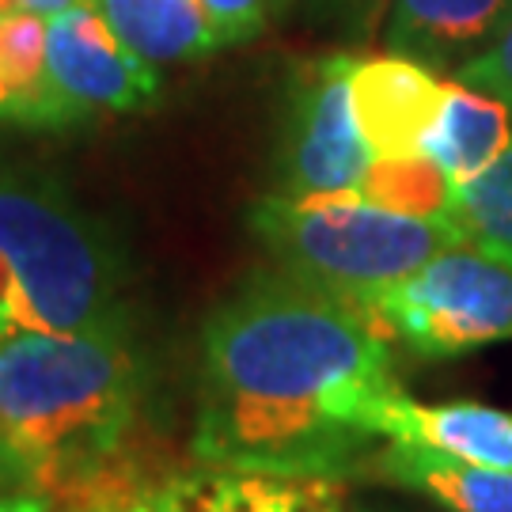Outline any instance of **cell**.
Instances as JSON below:
<instances>
[{
    "label": "cell",
    "instance_id": "1",
    "mask_svg": "<svg viewBox=\"0 0 512 512\" xmlns=\"http://www.w3.org/2000/svg\"><path fill=\"white\" fill-rule=\"evenodd\" d=\"M391 391V334L372 311L285 270L255 274L205 319L194 456L346 478L372 459V418Z\"/></svg>",
    "mask_w": 512,
    "mask_h": 512
},
{
    "label": "cell",
    "instance_id": "2",
    "mask_svg": "<svg viewBox=\"0 0 512 512\" xmlns=\"http://www.w3.org/2000/svg\"><path fill=\"white\" fill-rule=\"evenodd\" d=\"M141 399L129 330H0V440L38 486L95 475L118 452Z\"/></svg>",
    "mask_w": 512,
    "mask_h": 512
},
{
    "label": "cell",
    "instance_id": "3",
    "mask_svg": "<svg viewBox=\"0 0 512 512\" xmlns=\"http://www.w3.org/2000/svg\"><path fill=\"white\" fill-rule=\"evenodd\" d=\"M0 258L16 281L8 330H129L114 236L54 179L0 167Z\"/></svg>",
    "mask_w": 512,
    "mask_h": 512
},
{
    "label": "cell",
    "instance_id": "4",
    "mask_svg": "<svg viewBox=\"0 0 512 512\" xmlns=\"http://www.w3.org/2000/svg\"><path fill=\"white\" fill-rule=\"evenodd\" d=\"M251 228L277 270L361 308L463 239L448 217H410L361 194H270L251 209Z\"/></svg>",
    "mask_w": 512,
    "mask_h": 512
},
{
    "label": "cell",
    "instance_id": "5",
    "mask_svg": "<svg viewBox=\"0 0 512 512\" xmlns=\"http://www.w3.org/2000/svg\"><path fill=\"white\" fill-rule=\"evenodd\" d=\"M372 315L425 361L512 338V266L463 236L372 300Z\"/></svg>",
    "mask_w": 512,
    "mask_h": 512
},
{
    "label": "cell",
    "instance_id": "6",
    "mask_svg": "<svg viewBox=\"0 0 512 512\" xmlns=\"http://www.w3.org/2000/svg\"><path fill=\"white\" fill-rule=\"evenodd\" d=\"M349 54L315 57L300 65L289 95V122L281 148V190L289 198H323V194H357L368 164L365 137L357 129L349 76Z\"/></svg>",
    "mask_w": 512,
    "mask_h": 512
},
{
    "label": "cell",
    "instance_id": "7",
    "mask_svg": "<svg viewBox=\"0 0 512 512\" xmlns=\"http://www.w3.org/2000/svg\"><path fill=\"white\" fill-rule=\"evenodd\" d=\"M46 65L57 95L80 122L95 114L145 110L160 99L156 65L114 35L95 0L46 19Z\"/></svg>",
    "mask_w": 512,
    "mask_h": 512
},
{
    "label": "cell",
    "instance_id": "8",
    "mask_svg": "<svg viewBox=\"0 0 512 512\" xmlns=\"http://www.w3.org/2000/svg\"><path fill=\"white\" fill-rule=\"evenodd\" d=\"M444 84L437 69L403 54L353 61L349 95L368 152L376 160L418 156L444 103Z\"/></svg>",
    "mask_w": 512,
    "mask_h": 512
},
{
    "label": "cell",
    "instance_id": "9",
    "mask_svg": "<svg viewBox=\"0 0 512 512\" xmlns=\"http://www.w3.org/2000/svg\"><path fill=\"white\" fill-rule=\"evenodd\" d=\"M126 512H349L338 478L209 467L137 497Z\"/></svg>",
    "mask_w": 512,
    "mask_h": 512
},
{
    "label": "cell",
    "instance_id": "10",
    "mask_svg": "<svg viewBox=\"0 0 512 512\" xmlns=\"http://www.w3.org/2000/svg\"><path fill=\"white\" fill-rule=\"evenodd\" d=\"M376 437L429 448L475 467L512 471V414L486 403H414L403 387L376 406Z\"/></svg>",
    "mask_w": 512,
    "mask_h": 512
},
{
    "label": "cell",
    "instance_id": "11",
    "mask_svg": "<svg viewBox=\"0 0 512 512\" xmlns=\"http://www.w3.org/2000/svg\"><path fill=\"white\" fill-rule=\"evenodd\" d=\"M512 27V0H391L387 46L429 69H459Z\"/></svg>",
    "mask_w": 512,
    "mask_h": 512
},
{
    "label": "cell",
    "instance_id": "12",
    "mask_svg": "<svg viewBox=\"0 0 512 512\" xmlns=\"http://www.w3.org/2000/svg\"><path fill=\"white\" fill-rule=\"evenodd\" d=\"M512 148V110L497 99L463 84H444V103L437 122L425 133L421 152L448 175L452 186L478 179L486 167H494Z\"/></svg>",
    "mask_w": 512,
    "mask_h": 512
},
{
    "label": "cell",
    "instance_id": "13",
    "mask_svg": "<svg viewBox=\"0 0 512 512\" xmlns=\"http://www.w3.org/2000/svg\"><path fill=\"white\" fill-rule=\"evenodd\" d=\"M368 471L437 501L448 512H512V471L475 467L399 440H387L380 452H372Z\"/></svg>",
    "mask_w": 512,
    "mask_h": 512
},
{
    "label": "cell",
    "instance_id": "14",
    "mask_svg": "<svg viewBox=\"0 0 512 512\" xmlns=\"http://www.w3.org/2000/svg\"><path fill=\"white\" fill-rule=\"evenodd\" d=\"M0 122L61 129L80 122L46 65V16H0Z\"/></svg>",
    "mask_w": 512,
    "mask_h": 512
},
{
    "label": "cell",
    "instance_id": "15",
    "mask_svg": "<svg viewBox=\"0 0 512 512\" xmlns=\"http://www.w3.org/2000/svg\"><path fill=\"white\" fill-rule=\"evenodd\" d=\"M114 35L152 65L202 61L220 38L198 0H95Z\"/></svg>",
    "mask_w": 512,
    "mask_h": 512
},
{
    "label": "cell",
    "instance_id": "16",
    "mask_svg": "<svg viewBox=\"0 0 512 512\" xmlns=\"http://www.w3.org/2000/svg\"><path fill=\"white\" fill-rule=\"evenodd\" d=\"M448 220L463 236L512 266V148L478 179L452 190Z\"/></svg>",
    "mask_w": 512,
    "mask_h": 512
},
{
    "label": "cell",
    "instance_id": "17",
    "mask_svg": "<svg viewBox=\"0 0 512 512\" xmlns=\"http://www.w3.org/2000/svg\"><path fill=\"white\" fill-rule=\"evenodd\" d=\"M452 190L456 186L448 183V175L425 152H418V156L372 160L357 194L395 213H410V217H448Z\"/></svg>",
    "mask_w": 512,
    "mask_h": 512
},
{
    "label": "cell",
    "instance_id": "18",
    "mask_svg": "<svg viewBox=\"0 0 512 512\" xmlns=\"http://www.w3.org/2000/svg\"><path fill=\"white\" fill-rule=\"evenodd\" d=\"M456 80H463V84H471V88L486 95H497L512 110V27L497 38L490 50L471 57L467 65H459Z\"/></svg>",
    "mask_w": 512,
    "mask_h": 512
},
{
    "label": "cell",
    "instance_id": "19",
    "mask_svg": "<svg viewBox=\"0 0 512 512\" xmlns=\"http://www.w3.org/2000/svg\"><path fill=\"white\" fill-rule=\"evenodd\" d=\"M217 31L220 46H236L266 27V0H198Z\"/></svg>",
    "mask_w": 512,
    "mask_h": 512
},
{
    "label": "cell",
    "instance_id": "20",
    "mask_svg": "<svg viewBox=\"0 0 512 512\" xmlns=\"http://www.w3.org/2000/svg\"><path fill=\"white\" fill-rule=\"evenodd\" d=\"M16 494H42V486H38L35 467L0 440V501Z\"/></svg>",
    "mask_w": 512,
    "mask_h": 512
},
{
    "label": "cell",
    "instance_id": "21",
    "mask_svg": "<svg viewBox=\"0 0 512 512\" xmlns=\"http://www.w3.org/2000/svg\"><path fill=\"white\" fill-rule=\"evenodd\" d=\"M0 512H50V505L42 501V494H16L0 501Z\"/></svg>",
    "mask_w": 512,
    "mask_h": 512
},
{
    "label": "cell",
    "instance_id": "22",
    "mask_svg": "<svg viewBox=\"0 0 512 512\" xmlns=\"http://www.w3.org/2000/svg\"><path fill=\"white\" fill-rule=\"evenodd\" d=\"M12 289H16V281H12V270H8V262L0 258V330H8V308H12Z\"/></svg>",
    "mask_w": 512,
    "mask_h": 512
},
{
    "label": "cell",
    "instance_id": "23",
    "mask_svg": "<svg viewBox=\"0 0 512 512\" xmlns=\"http://www.w3.org/2000/svg\"><path fill=\"white\" fill-rule=\"evenodd\" d=\"M73 4H88V0H23V8L27 12H35V16H57V12H65V8H73Z\"/></svg>",
    "mask_w": 512,
    "mask_h": 512
},
{
    "label": "cell",
    "instance_id": "24",
    "mask_svg": "<svg viewBox=\"0 0 512 512\" xmlns=\"http://www.w3.org/2000/svg\"><path fill=\"white\" fill-rule=\"evenodd\" d=\"M16 12H27L23 0H0V16H16Z\"/></svg>",
    "mask_w": 512,
    "mask_h": 512
},
{
    "label": "cell",
    "instance_id": "25",
    "mask_svg": "<svg viewBox=\"0 0 512 512\" xmlns=\"http://www.w3.org/2000/svg\"><path fill=\"white\" fill-rule=\"evenodd\" d=\"M365 4H380V0H365Z\"/></svg>",
    "mask_w": 512,
    "mask_h": 512
}]
</instances>
